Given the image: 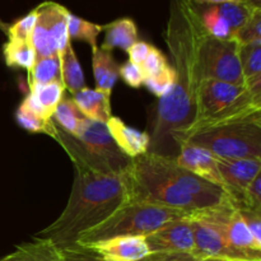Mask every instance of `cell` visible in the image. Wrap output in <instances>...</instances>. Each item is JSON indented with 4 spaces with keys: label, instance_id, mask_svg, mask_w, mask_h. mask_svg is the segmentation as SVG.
I'll list each match as a JSON object with an SVG mask.
<instances>
[{
    "label": "cell",
    "instance_id": "obj_1",
    "mask_svg": "<svg viewBox=\"0 0 261 261\" xmlns=\"http://www.w3.org/2000/svg\"><path fill=\"white\" fill-rule=\"evenodd\" d=\"M205 32L191 0H170V19L165 32L173 61L176 82L160 98L148 152L176 158L178 139L195 119V93L199 86L196 53Z\"/></svg>",
    "mask_w": 261,
    "mask_h": 261
},
{
    "label": "cell",
    "instance_id": "obj_2",
    "mask_svg": "<svg viewBox=\"0 0 261 261\" xmlns=\"http://www.w3.org/2000/svg\"><path fill=\"white\" fill-rule=\"evenodd\" d=\"M126 201L198 212L229 200L226 191L181 167L176 158L147 152L124 172Z\"/></svg>",
    "mask_w": 261,
    "mask_h": 261
},
{
    "label": "cell",
    "instance_id": "obj_3",
    "mask_svg": "<svg viewBox=\"0 0 261 261\" xmlns=\"http://www.w3.org/2000/svg\"><path fill=\"white\" fill-rule=\"evenodd\" d=\"M126 201L124 173L107 175L75 171L65 209L50 226L35 234L48 239L59 247L75 244L86 231L109 218Z\"/></svg>",
    "mask_w": 261,
    "mask_h": 261
},
{
    "label": "cell",
    "instance_id": "obj_4",
    "mask_svg": "<svg viewBox=\"0 0 261 261\" xmlns=\"http://www.w3.org/2000/svg\"><path fill=\"white\" fill-rule=\"evenodd\" d=\"M256 115H261V99L252 96L244 84L200 82L195 93V119L178 139V150L191 135Z\"/></svg>",
    "mask_w": 261,
    "mask_h": 261
},
{
    "label": "cell",
    "instance_id": "obj_5",
    "mask_svg": "<svg viewBox=\"0 0 261 261\" xmlns=\"http://www.w3.org/2000/svg\"><path fill=\"white\" fill-rule=\"evenodd\" d=\"M190 213L166 206L125 201L102 223L84 232L75 244H96L105 240L124 236L147 237L163 224L184 218Z\"/></svg>",
    "mask_w": 261,
    "mask_h": 261
},
{
    "label": "cell",
    "instance_id": "obj_6",
    "mask_svg": "<svg viewBox=\"0 0 261 261\" xmlns=\"http://www.w3.org/2000/svg\"><path fill=\"white\" fill-rule=\"evenodd\" d=\"M186 143L204 148L217 158L261 160V115L198 133Z\"/></svg>",
    "mask_w": 261,
    "mask_h": 261
},
{
    "label": "cell",
    "instance_id": "obj_7",
    "mask_svg": "<svg viewBox=\"0 0 261 261\" xmlns=\"http://www.w3.org/2000/svg\"><path fill=\"white\" fill-rule=\"evenodd\" d=\"M231 201L188 216L194 232V254L228 261H261V251H242L228 244L223 232L222 219Z\"/></svg>",
    "mask_w": 261,
    "mask_h": 261
},
{
    "label": "cell",
    "instance_id": "obj_8",
    "mask_svg": "<svg viewBox=\"0 0 261 261\" xmlns=\"http://www.w3.org/2000/svg\"><path fill=\"white\" fill-rule=\"evenodd\" d=\"M240 46L233 38H216L204 32L196 53V71L199 83L203 81L244 84Z\"/></svg>",
    "mask_w": 261,
    "mask_h": 261
},
{
    "label": "cell",
    "instance_id": "obj_9",
    "mask_svg": "<svg viewBox=\"0 0 261 261\" xmlns=\"http://www.w3.org/2000/svg\"><path fill=\"white\" fill-rule=\"evenodd\" d=\"M78 139L89 167L96 172L121 175L132 163V158L125 155L115 144L103 122L87 119L79 132Z\"/></svg>",
    "mask_w": 261,
    "mask_h": 261
},
{
    "label": "cell",
    "instance_id": "obj_10",
    "mask_svg": "<svg viewBox=\"0 0 261 261\" xmlns=\"http://www.w3.org/2000/svg\"><path fill=\"white\" fill-rule=\"evenodd\" d=\"M150 254L154 252H194V232L188 216L171 221L145 237Z\"/></svg>",
    "mask_w": 261,
    "mask_h": 261
},
{
    "label": "cell",
    "instance_id": "obj_11",
    "mask_svg": "<svg viewBox=\"0 0 261 261\" xmlns=\"http://www.w3.org/2000/svg\"><path fill=\"white\" fill-rule=\"evenodd\" d=\"M217 166L223 181V190L228 195L231 203L239 200L245 189L261 175V160L255 158H217Z\"/></svg>",
    "mask_w": 261,
    "mask_h": 261
},
{
    "label": "cell",
    "instance_id": "obj_12",
    "mask_svg": "<svg viewBox=\"0 0 261 261\" xmlns=\"http://www.w3.org/2000/svg\"><path fill=\"white\" fill-rule=\"evenodd\" d=\"M106 261H140L150 254L145 237L124 236L87 245Z\"/></svg>",
    "mask_w": 261,
    "mask_h": 261
},
{
    "label": "cell",
    "instance_id": "obj_13",
    "mask_svg": "<svg viewBox=\"0 0 261 261\" xmlns=\"http://www.w3.org/2000/svg\"><path fill=\"white\" fill-rule=\"evenodd\" d=\"M176 161L181 167L186 168L194 175L223 189V181L217 166V157L209 150L186 143L180 147Z\"/></svg>",
    "mask_w": 261,
    "mask_h": 261
},
{
    "label": "cell",
    "instance_id": "obj_14",
    "mask_svg": "<svg viewBox=\"0 0 261 261\" xmlns=\"http://www.w3.org/2000/svg\"><path fill=\"white\" fill-rule=\"evenodd\" d=\"M106 126L115 144L129 158H135L149 150L150 137L148 133L133 129L121 119L115 116L110 117Z\"/></svg>",
    "mask_w": 261,
    "mask_h": 261
},
{
    "label": "cell",
    "instance_id": "obj_15",
    "mask_svg": "<svg viewBox=\"0 0 261 261\" xmlns=\"http://www.w3.org/2000/svg\"><path fill=\"white\" fill-rule=\"evenodd\" d=\"M222 226L227 241L234 249L242 251H261V245L255 241L240 212L231 203L227 206Z\"/></svg>",
    "mask_w": 261,
    "mask_h": 261
},
{
    "label": "cell",
    "instance_id": "obj_16",
    "mask_svg": "<svg viewBox=\"0 0 261 261\" xmlns=\"http://www.w3.org/2000/svg\"><path fill=\"white\" fill-rule=\"evenodd\" d=\"M73 102L82 114L92 121L106 124L111 115V94L97 89L83 88L73 94Z\"/></svg>",
    "mask_w": 261,
    "mask_h": 261
},
{
    "label": "cell",
    "instance_id": "obj_17",
    "mask_svg": "<svg viewBox=\"0 0 261 261\" xmlns=\"http://www.w3.org/2000/svg\"><path fill=\"white\" fill-rule=\"evenodd\" d=\"M0 261H61L60 247L48 239L33 236L32 241L15 246Z\"/></svg>",
    "mask_w": 261,
    "mask_h": 261
},
{
    "label": "cell",
    "instance_id": "obj_18",
    "mask_svg": "<svg viewBox=\"0 0 261 261\" xmlns=\"http://www.w3.org/2000/svg\"><path fill=\"white\" fill-rule=\"evenodd\" d=\"M239 56L244 87L261 99V42L240 46Z\"/></svg>",
    "mask_w": 261,
    "mask_h": 261
},
{
    "label": "cell",
    "instance_id": "obj_19",
    "mask_svg": "<svg viewBox=\"0 0 261 261\" xmlns=\"http://www.w3.org/2000/svg\"><path fill=\"white\" fill-rule=\"evenodd\" d=\"M92 65L96 81L97 91L111 94L116 79L119 76V68L111 51L102 50L101 47L92 48Z\"/></svg>",
    "mask_w": 261,
    "mask_h": 261
},
{
    "label": "cell",
    "instance_id": "obj_20",
    "mask_svg": "<svg viewBox=\"0 0 261 261\" xmlns=\"http://www.w3.org/2000/svg\"><path fill=\"white\" fill-rule=\"evenodd\" d=\"M102 31H105L102 50L112 51L115 47H120L127 53V50L138 41L137 24L130 18H121L102 25Z\"/></svg>",
    "mask_w": 261,
    "mask_h": 261
},
{
    "label": "cell",
    "instance_id": "obj_21",
    "mask_svg": "<svg viewBox=\"0 0 261 261\" xmlns=\"http://www.w3.org/2000/svg\"><path fill=\"white\" fill-rule=\"evenodd\" d=\"M36 10H37V22H36L30 40L33 50H35L36 58L56 55L58 47H56L55 38L51 32L50 22H48L45 7H43V4H40L36 8Z\"/></svg>",
    "mask_w": 261,
    "mask_h": 261
},
{
    "label": "cell",
    "instance_id": "obj_22",
    "mask_svg": "<svg viewBox=\"0 0 261 261\" xmlns=\"http://www.w3.org/2000/svg\"><path fill=\"white\" fill-rule=\"evenodd\" d=\"M30 93L36 99L38 106L47 119H53L56 107L60 103L64 97V92L66 91L63 81H54L45 84L28 83Z\"/></svg>",
    "mask_w": 261,
    "mask_h": 261
},
{
    "label": "cell",
    "instance_id": "obj_23",
    "mask_svg": "<svg viewBox=\"0 0 261 261\" xmlns=\"http://www.w3.org/2000/svg\"><path fill=\"white\" fill-rule=\"evenodd\" d=\"M53 120L61 130L78 138L87 117L81 112L71 98L63 97L53 115Z\"/></svg>",
    "mask_w": 261,
    "mask_h": 261
},
{
    "label": "cell",
    "instance_id": "obj_24",
    "mask_svg": "<svg viewBox=\"0 0 261 261\" xmlns=\"http://www.w3.org/2000/svg\"><path fill=\"white\" fill-rule=\"evenodd\" d=\"M59 56H60L61 63V81L65 86V89L74 94L81 89L86 88L83 70H82V66L74 53L71 43H69L66 50Z\"/></svg>",
    "mask_w": 261,
    "mask_h": 261
},
{
    "label": "cell",
    "instance_id": "obj_25",
    "mask_svg": "<svg viewBox=\"0 0 261 261\" xmlns=\"http://www.w3.org/2000/svg\"><path fill=\"white\" fill-rule=\"evenodd\" d=\"M5 64L10 68H22L30 71L36 60V54L30 41L8 40L3 46Z\"/></svg>",
    "mask_w": 261,
    "mask_h": 261
},
{
    "label": "cell",
    "instance_id": "obj_26",
    "mask_svg": "<svg viewBox=\"0 0 261 261\" xmlns=\"http://www.w3.org/2000/svg\"><path fill=\"white\" fill-rule=\"evenodd\" d=\"M15 117H17L18 124L30 133H42V134L50 135L54 138L56 133V124L54 122L53 119H46L42 115L37 114L33 111L24 101L19 105L15 112Z\"/></svg>",
    "mask_w": 261,
    "mask_h": 261
},
{
    "label": "cell",
    "instance_id": "obj_27",
    "mask_svg": "<svg viewBox=\"0 0 261 261\" xmlns=\"http://www.w3.org/2000/svg\"><path fill=\"white\" fill-rule=\"evenodd\" d=\"M216 5L221 17L228 23L229 28H231V36L239 28H241L257 9H261V8L254 7L252 4L244 2V0H241V2L222 3V4Z\"/></svg>",
    "mask_w": 261,
    "mask_h": 261
},
{
    "label": "cell",
    "instance_id": "obj_28",
    "mask_svg": "<svg viewBox=\"0 0 261 261\" xmlns=\"http://www.w3.org/2000/svg\"><path fill=\"white\" fill-rule=\"evenodd\" d=\"M54 81H61L60 56H46L36 58L32 69L28 71V83L45 84Z\"/></svg>",
    "mask_w": 261,
    "mask_h": 261
},
{
    "label": "cell",
    "instance_id": "obj_29",
    "mask_svg": "<svg viewBox=\"0 0 261 261\" xmlns=\"http://www.w3.org/2000/svg\"><path fill=\"white\" fill-rule=\"evenodd\" d=\"M66 20H68V33L70 40L74 38V40L86 41L92 48L97 47V37L102 32V25L94 24L83 18L76 17L70 12H68Z\"/></svg>",
    "mask_w": 261,
    "mask_h": 261
},
{
    "label": "cell",
    "instance_id": "obj_30",
    "mask_svg": "<svg viewBox=\"0 0 261 261\" xmlns=\"http://www.w3.org/2000/svg\"><path fill=\"white\" fill-rule=\"evenodd\" d=\"M36 22H37V10L33 9L32 12H30L20 19L15 20L12 24L7 25L0 22V27L7 33L8 40L30 41Z\"/></svg>",
    "mask_w": 261,
    "mask_h": 261
},
{
    "label": "cell",
    "instance_id": "obj_31",
    "mask_svg": "<svg viewBox=\"0 0 261 261\" xmlns=\"http://www.w3.org/2000/svg\"><path fill=\"white\" fill-rule=\"evenodd\" d=\"M231 38H233L239 46L261 42V9H257L241 28L232 33Z\"/></svg>",
    "mask_w": 261,
    "mask_h": 261
},
{
    "label": "cell",
    "instance_id": "obj_32",
    "mask_svg": "<svg viewBox=\"0 0 261 261\" xmlns=\"http://www.w3.org/2000/svg\"><path fill=\"white\" fill-rule=\"evenodd\" d=\"M175 82L176 73L171 65H168L167 68L163 71H161L158 75L144 79V84L148 87V89H149L153 94L160 97V98L165 96L167 92H170V89L172 88Z\"/></svg>",
    "mask_w": 261,
    "mask_h": 261
},
{
    "label": "cell",
    "instance_id": "obj_33",
    "mask_svg": "<svg viewBox=\"0 0 261 261\" xmlns=\"http://www.w3.org/2000/svg\"><path fill=\"white\" fill-rule=\"evenodd\" d=\"M61 261H106L98 252L79 244L60 247Z\"/></svg>",
    "mask_w": 261,
    "mask_h": 261
},
{
    "label": "cell",
    "instance_id": "obj_34",
    "mask_svg": "<svg viewBox=\"0 0 261 261\" xmlns=\"http://www.w3.org/2000/svg\"><path fill=\"white\" fill-rule=\"evenodd\" d=\"M168 66L167 59L166 56L161 53L158 48L150 47L149 53H148L147 58L143 61V64L140 65V70L143 71V75L145 78H152V76L158 75L161 71L165 70Z\"/></svg>",
    "mask_w": 261,
    "mask_h": 261
},
{
    "label": "cell",
    "instance_id": "obj_35",
    "mask_svg": "<svg viewBox=\"0 0 261 261\" xmlns=\"http://www.w3.org/2000/svg\"><path fill=\"white\" fill-rule=\"evenodd\" d=\"M140 261H228L216 257H205L195 255L194 252H154Z\"/></svg>",
    "mask_w": 261,
    "mask_h": 261
},
{
    "label": "cell",
    "instance_id": "obj_36",
    "mask_svg": "<svg viewBox=\"0 0 261 261\" xmlns=\"http://www.w3.org/2000/svg\"><path fill=\"white\" fill-rule=\"evenodd\" d=\"M119 75L121 76L122 81L130 87H134L138 88L142 84H144V75H143V71L140 70V68L135 64L125 63L124 65H121L119 68Z\"/></svg>",
    "mask_w": 261,
    "mask_h": 261
},
{
    "label": "cell",
    "instance_id": "obj_37",
    "mask_svg": "<svg viewBox=\"0 0 261 261\" xmlns=\"http://www.w3.org/2000/svg\"><path fill=\"white\" fill-rule=\"evenodd\" d=\"M239 211V209H237ZM244 218L247 228L251 232L252 237L257 244L261 245V214L252 211H239Z\"/></svg>",
    "mask_w": 261,
    "mask_h": 261
},
{
    "label": "cell",
    "instance_id": "obj_38",
    "mask_svg": "<svg viewBox=\"0 0 261 261\" xmlns=\"http://www.w3.org/2000/svg\"><path fill=\"white\" fill-rule=\"evenodd\" d=\"M150 47H152V45L144 42V41H137V42H135L134 45H133L129 50H127L130 63L135 64V65H138L140 68V65L143 64V61H144L145 58H147Z\"/></svg>",
    "mask_w": 261,
    "mask_h": 261
},
{
    "label": "cell",
    "instance_id": "obj_39",
    "mask_svg": "<svg viewBox=\"0 0 261 261\" xmlns=\"http://www.w3.org/2000/svg\"><path fill=\"white\" fill-rule=\"evenodd\" d=\"M203 2L208 3V4H222V3H228V2H241V0H203ZM245 2V0H244Z\"/></svg>",
    "mask_w": 261,
    "mask_h": 261
}]
</instances>
